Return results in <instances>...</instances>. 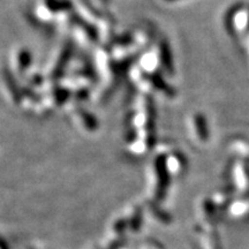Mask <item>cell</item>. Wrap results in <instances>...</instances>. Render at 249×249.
<instances>
[{
  "instance_id": "2",
  "label": "cell",
  "mask_w": 249,
  "mask_h": 249,
  "mask_svg": "<svg viewBox=\"0 0 249 249\" xmlns=\"http://www.w3.org/2000/svg\"><path fill=\"white\" fill-rule=\"evenodd\" d=\"M161 59H163L165 67L171 70V66H172V59H171V54L167 45H163V49H161Z\"/></svg>"
},
{
  "instance_id": "3",
  "label": "cell",
  "mask_w": 249,
  "mask_h": 249,
  "mask_svg": "<svg viewBox=\"0 0 249 249\" xmlns=\"http://www.w3.org/2000/svg\"><path fill=\"white\" fill-rule=\"evenodd\" d=\"M154 83H155V86L157 87V88H160V89H163L164 91H166L167 93L170 92V89L167 88V86H165V85H164L163 80H161L160 76H155V77H154Z\"/></svg>"
},
{
  "instance_id": "1",
  "label": "cell",
  "mask_w": 249,
  "mask_h": 249,
  "mask_svg": "<svg viewBox=\"0 0 249 249\" xmlns=\"http://www.w3.org/2000/svg\"><path fill=\"white\" fill-rule=\"evenodd\" d=\"M196 126H197V129H198V133H200V135L202 138L205 139L208 135V132H207V123H205V119L203 117L198 116L196 118Z\"/></svg>"
}]
</instances>
